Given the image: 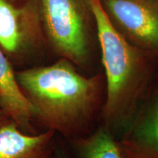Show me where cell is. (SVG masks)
<instances>
[{
    "label": "cell",
    "mask_w": 158,
    "mask_h": 158,
    "mask_svg": "<svg viewBox=\"0 0 158 158\" xmlns=\"http://www.w3.org/2000/svg\"><path fill=\"white\" fill-rule=\"evenodd\" d=\"M76 150L78 158H124L121 148L105 129L78 141Z\"/></svg>",
    "instance_id": "9"
},
{
    "label": "cell",
    "mask_w": 158,
    "mask_h": 158,
    "mask_svg": "<svg viewBox=\"0 0 158 158\" xmlns=\"http://www.w3.org/2000/svg\"><path fill=\"white\" fill-rule=\"evenodd\" d=\"M62 58L48 66L16 73L22 90L38 118L48 130L64 135L76 133L93 115L101 91L102 76L90 78L77 72Z\"/></svg>",
    "instance_id": "1"
},
{
    "label": "cell",
    "mask_w": 158,
    "mask_h": 158,
    "mask_svg": "<svg viewBox=\"0 0 158 158\" xmlns=\"http://www.w3.org/2000/svg\"><path fill=\"white\" fill-rule=\"evenodd\" d=\"M0 102L6 115L20 127L27 128L35 117L32 106L23 94L8 57L0 48Z\"/></svg>",
    "instance_id": "8"
},
{
    "label": "cell",
    "mask_w": 158,
    "mask_h": 158,
    "mask_svg": "<svg viewBox=\"0 0 158 158\" xmlns=\"http://www.w3.org/2000/svg\"><path fill=\"white\" fill-rule=\"evenodd\" d=\"M2 106H1V102H0V113H2Z\"/></svg>",
    "instance_id": "12"
},
{
    "label": "cell",
    "mask_w": 158,
    "mask_h": 158,
    "mask_svg": "<svg viewBox=\"0 0 158 158\" xmlns=\"http://www.w3.org/2000/svg\"><path fill=\"white\" fill-rule=\"evenodd\" d=\"M45 38L55 52L83 66L90 55L91 29L95 24L93 0H41Z\"/></svg>",
    "instance_id": "3"
},
{
    "label": "cell",
    "mask_w": 158,
    "mask_h": 158,
    "mask_svg": "<svg viewBox=\"0 0 158 158\" xmlns=\"http://www.w3.org/2000/svg\"><path fill=\"white\" fill-rule=\"evenodd\" d=\"M44 40L41 0H0V48L9 59L23 57Z\"/></svg>",
    "instance_id": "4"
},
{
    "label": "cell",
    "mask_w": 158,
    "mask_h": 158,
    "mask_svg": "<svg viewBox=\"0 0 158 158\" xmlns=\"http://www.w3.org/2000/svg\"><path fill=\"white\" fill-rule=\"evenodd\" d=\"M119 147L124 158H158V92L135 114Z\"/></svg>",
    "instance_id": "6"
},
{
    "label": "cell",
    "mask_w": 158,
    "mask_h": 158,
    "mask_svg": "<svg viewBox=\"0 0 158 158\" xmlns=\"http://www.w3.org/2000/svg\"><path fill=\"white\" fill-rule=\"evenodd\" d=\"M17 122L0 113V158H37L48 151L54 131L28 135Z\"/></svg>",
    "instance_id": "7"
},
{
    "label": "cell",
    "mask_w": 158,
    "mask_h": 158,
    "mask_svg": "<svg viewBox=\"0 0 158 158\" xmlns=\"http://www.w3.org/2000/svg\"><path fill=\"white\" fill-rule=\"evenodd\" d=\"M37 158H52V157L51 156L50 153H49V152L47 151L46 152H45L44 154H43V155L40 156V157H37Z\"/></svg>",
    "instance_id": "11"
},
{
    "label": "cell",
    "mask_w": 158,
    "mask_h": 158,
    "mask_svg": "<svg viewBox=\"0 0 158 158\" xmlns=\"http://www.w3.org/2000/svg\"><path fill=\"white\" fill-rule=\"evenodd\" d=\"M54 158H70L66 151L63 149L62 148H57L55 152Z\"/></svg>",
    "instance_id": "10"
},
{
    "label": "cell",
    "mask_w": 158,
    "mask_h": 158,
    "mask_svg": "<svg viewBox=\"0 0 158 158\" xmlns=\"http://www.w3.org/2000/svg\"><path fill=\"white\" fill-rule=\"evenodd\" d=\"M97 34L107 83L103 116L111 130H125L137 114L149 78L145 54L112 24L100 0H93Z\"/></svg>",
    "instance_id": "2"
},
{
    "label": "cell",
    "mask_w": 158,
    "mask_h": 158,
    "mask_svg": "<svg viewBox=\"0 0 158 158\" xmlns=\"http://www.w3.org/2000/svg\"><path fill=\"white\" fill-rule=\"evenodd\" d=\"M108 19L126 39L158 56V0H100Z\"/></svg>",
    "instance_id": "5"
}]
</instances>
